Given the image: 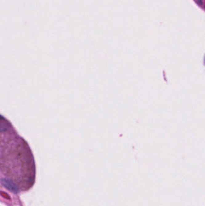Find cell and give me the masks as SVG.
<instances>
[{
	"instance_id": "1",
	"label": "cell",
	"mask_w": 205,
	"mask_h": 206,
	"mask_svg": "<svg viewBox=\"0 0 205 206\" xmlns=\"http://www.w3.org/2000/svg\"><path fill=\"white\" fill-rule=\"evenodd\" d=\"M2 185L6 187L8 190L10 191L13 193H18L19 191V187L14 183L12 181L7 180V179H2L1 180Z\"/></svg>"
}]
</instances>
